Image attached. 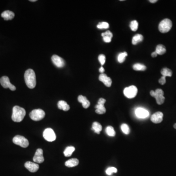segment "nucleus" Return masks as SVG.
Wrapping results in <instances>:
<instances>
[{"mask_svg": "<svg viewBox=\"0 0 176 176\" xmlns=\"http://www.w3.org/2000/svg\"><path fill=\"white\" fill-rule=\"evenodd\" d=\"M124 96L128 98H134L138 93V89L135 86H131L125 88L123 91Z\"/></svg>", "mask_w": 176, "mask_h": 176, "instance_id": "obj_7", "label": "nucleus"}, {"mask_svg": "<svg viewBox=\"0 0 176 176\" xmlns=\"http://www.w3.org/2000/svg\"><path fill=\"white\" fill-rule=\"evenodd\" d=\"M150 95L155 98L158 104L161 105L164 102L165 98L164 97V91L161 89H158L155 91H151Z\"/></svg>", "mask_w": 176, "mask_h": 176, "instance_id": "obj_4", "label": "nucleus"}, {"mask_svg": "<svg viewBox=\"0 0 176 176\" xmlns=\"http://www.w3.org/2000/svg\"><path fill=\"white\" fill-rule=\"evenodd\" d=\"M103 39L106 43H110L111 42L112 38L109 36L103 37Z\"/></svg>", "mask_w": 176, "mask_h": 176, "instance_id": "obj_36", "label": "nucleus"}, {"mask_svg": "<svg viewBox=\"0 0 176 176\" xmlns=\"http://www.w3.org/2000/svg\"><path fill=\"white\" fill-rule=\"evenodd\" d=\"M101 36L102 37L109 36L112 38V36H113V35H112V33L110 31H106L105 32H104V33H102V34H101Z\"/></svg>", "mask_w": 176, "mask_h": 176, "instance_id": "obj_34", "label": "nucleus"}, {"mask_svg": "<svg viewBox=\"0 0 176 176\" xmlns=\"http://www.w3.org/2000/svg\"><path fill=\"white\" fill-rule=\"evenodd\" d=\"M43 137L46 140L52 142L56 140L55 134L54 130L51 128H47L43 132Z\"/></svg>", "mask_w": 176, "mask_h": 176, "instance_id": "obj_8", "label": "nucleus"}, {"mask_svg": "<svg viewBox=\"0 0 176 176\" xmlns=\"http://www.w3.org/2000/svg\"><path fill=\"white\" fill-rule=\"evenodd\" d=\"M57 106H58V108L59 109L62 110L64 111H68L70 109L69 106L68 104L66 102V101H64V100L59 101L58 102Z\"/></svg>", "mask_w": 176, "mask_h": 176, "instance_id": "obj_19", "label": "nucleus"}, {"mask_svg": "<svg viewBox=\"0 0 176 176\" xmlns=\"http://www.w3.org/2000/svg\"><path fill=\"white\" fill-rule=\"evenodd\" d=\"M121 129L123 133L125 134H129L130 131V130L129 127V126L127 125V124H122L121 126Z\"/></svg>", "mask_w": 176, "mask_h": 176, "instance_id": "obj_30", "label": "nucleus"}, {"mask_svg": "<svg viewBox=\"0 0 176 176\" xmlns=\"http://www.w3.org/2000/svg\"><path fill=\"white\" fill-rule=\"evenodd\" d=\"M0 83L5 89L9 88L12 91H15L16 87L10 83L9 78L7 76H3L0 79Z\"/></svg>", "mask_w": 176, "mask_h": 176, "instance_id": "obj_9", "label": "nucleus"}, {"mask_svg": "<svg viewBox=\"0 0 176 176\" xmlns=\"http://www.w3.org/2000/svg\"><path fill=\"white\" fill-rule=\"evenodd\" d=\"M78 101L81 103H82L83 108L85 109H87L89 108L90 106V102L89 100H88L86 97L80 95L78 97Z\"/></svg>", "mask_w": 176, "mask_h": 176, "instance_id": "obj_17", "label": "nucleus"}, {"mask_svg": "<svg viewBox=\"0 0 176 176\" xmlns=\"http://www.w3.org/2000/svg\"><path fill=\"white\" fill-rule=\"evenodd\" d=\"M13 142L23 148H26L29 145L28 140L22 136L17 135L14 136L13 139Z\"/></svg>", "mask_w": 176, "mask_h": 176, "instance_id": "obj_6", "label": "nucleus"}, {"mask_svg": "<svg viewBox=\"0 0 176 176\" xmlns=\"http://www.w3.org/2000/svg\"><path fill=\"white\" fill-rule=\"evenodd\" d=\"M157 1H158L157 0H150L149 2H151V3H155Z\"/></svg>", "mask_w": 176, "mask_h": 176, "instance_id": "obj_39", "label": "nucleus"}, {"mask_svg": "<svg viewBox=\"0 0 176 176\" xmlns=\"http://www.w3.org/2000/svg\"><path fill=\"white\" fill-rule=\"evenodd\" d=\"M172 26V22L169 19L161 21L159 25V30L161 33H165L169 31Z\"/></svg>", "mask_w": 176, "mask_h": 176, "instance_id": "obj_3", "label": "nucleus"}, {"mask_svg": "<svg viewBox=\"0 0 176 176\" xmlns=\"http://www.w3.org/2000/svg\"><path fill=\"white\" fill-rule=\"evenodd\" d=\"M92 129L95 133H97L98 134H99L100 132L102 131V127L101 124L99 123L98 122H94L93 123V124Z\"/></svg>", "mask_w": 176, "mask_h": 176, "instance_id": "obj_21", "label": "nucleus"}, {"mask_svg": "<svg viewBox=\"0 0 176 176\" xmlns=\"http://www.w3.org/2000/svg\"><path fill=\"white\" fill-rule=\"evenodd\" d=\"M99 71L100 73H101V74H103V73L105 71L104 69V68L103 67H100V69H99Z\"/></svg>", "mask_w": 176, "mask_h": 176, "instance_id": "obj_38", "label": "nucleus"}, {"mask_svg": "<svg viewBox=\"0 0 176 176\" xmlns=\"http://www.w3.org/2000/svg\"><path fill=\"white\" fill-rule=\"evenodd\" d=\"M174 128L176 129V123H175V124H174Z\"/></svg>", "mask_w": 176, "mask_h": 176, "instance_id": "obj_41", "label": "nucleus"}, {"mask_svg": "<svg viewBox=\"0 0 176 176\" xmlns=\"http://www.w3.org/2000/svg\"><path fill=\"white\" fill-rule=\"evenodd\" d=\"M157 55H158V54L156 53V51H154V52H152V54H151V56H152V57H157Z\"/></svg>", "mask_w": 176, "mask_h": 176, "instance_id": "obj_37", "label": "nucleus"}, {"mask_svg": "<svg viewBox=\"0 0 176 176\" xmlns=\"http://www.w3.org/2000/svg\"><path fill=\"white\" fill-rule=\"evenodd\" d=\"M159 82L161 85H164L166 83V77L163 76L159 79Z\"/></svg>", "mask_w": 176, "mask_h": 176, "instance_id": "obj_35", "label": "nucleus"}, {"mask_svg": "<svg viewBox=\"0 0 176 176\" xmlns=\"http://www.w3.org/2000/svg\"><path fill=\"white\" fill-rule=\"evenodd\" d=\"M31 2H36L37 1L36 0H30Z\"/></svg>", "mask_w": 176, "mask_h": 176, "instance_id": "obj_40", "label": "nucleus"}, {"mask_svg": "<svg viewBox=\"0 0 176 176\" xmlns=\"http://www.w3.org/2000/svg\"><path fill=\"white\" fill-rule=\"evenodd\" d=\"M45 112L42 109H35L31 112L30 117L34 121H40L44 118Z\"/></svg>", "mask_w": 176, "mask_h": 176, "instance_id": "obj_5", "label": "nucleus"}, {"mask_svg": "<svg viewBox=\"0 0 176 176\" xmlns=\"http://www.w3.org/2000/svg\"><path fill=\"white\" fill-rule=\"evenodd\" d=\"M161 74L163 76H165V77L166 76L171 77L172 75V72L169 69L165 68L161 69Z\"/></svg>", "mask_w": 176, "mask_h": 176, "instance_id": "obj_26", "label": "nucleus"}, {"mask_svg": "<svg viewBox=\"0 0 176 176\" xmlns=\"http://www.w3.org/2000/svg\"><path fill=\"white\" fill-rule=\"evenodd\" d=\"M106 133L110 136H115L116 135V132L114 128L112 126H109L106 129Z\"/></svg>", "mask_w": 176, "mask_h": 176, "instance_id": "obj_25", "label": "nucleus"}, {"mask_svg": "<svg viewBox=\"0 0 176 176\" xmlns=\"http://www.w3.org/2000/svg\"><path fill=\"white\" fill-rule=\"evenodd\" d=\"M33 160L35 163L41 164L44 161V158L43 157V151L42 149H38L36 151Z\"/></svg>", "mask_w": 176, "mask_h": 176, "instance_id": "obj_12", "label": "nucleus"}, {"mask_svg": "<svg viewBox=\"0 0 176 176\" xmlns=\"http://www.w3.org/2000/svg\"><path fill=\"white\" fill-rule=\"evenodd\" d=\"M97 27L99 29H107L109 27V25L107 22H100L97 25Z\"/></svg>", "mask_w": 176, "mask_h": 176, "instance_id": "obj_31", "label": "nucleus"}, {"mask_svg": "<svg viewBox=\"0 0 176 176\" xmlns=\"http://www.w3.org/2000/svg\"><path fill=\"white\" fill-rule=\"evenodd\" d=\"M163 117H164V114L163 112H155L151 116V121L156 124L159 123L163 121Z\"/></svg>", "mask_w": 176, "mask_h": 176, "instance_id": "obj_13", "label": "nucleus"}, {"mask_svg": "<svg viewBox=\"0 0 176 176\" xmlns=\"http://www.w3.org/2000/svg\"><path fill=\"white\" fill-rule=\"evenodd\" d=\"M143 40V36L140 34H137L135 35L132 39V44L134 45L138 44L139 43L142 42Z\"/></svg>", "mask_w": 176, "mask_h": 176, "instance_id": "obj_22", "label": "nucleus"}, {"mask_svg": "<svg viewBox=\"0 0 176 176\" xmlns=\"http://www.w3.org/2000/svg\"><path fill=\"white\" fill-rule=\"evenodd\" d=\"M51 60L57 67L61 68H63L65 65V61L64 59L57 55H54L51 57Z\"/></svg>", "mask_w": 176, "mask_h": 176, "instance_id": "obj_11", "label": "nucleus"}, {"mask_svg": "<svg viewBox=\"0 0 176 176\" xmlns=\"http://www.w3.org/2000/svg\"><path fill=\"white\" fill-rule=\"evenodd\" d=\"M1 16L5 20H10L13 19L15 14L9 10H6L2 13Z\"/></svg>", "mask_w": 176, "mask_h": 176, "instance_id": "obj_18", "label": "nucleus"}, {"mask_svg": "<svg viewBox=\"0 0 176 176\" xmlns=\"http://www.w3.org/2000/svg\"><path fill=\"white\" fill-rule=\"evenodd\" d=\"M135 114L140 118H145L149 116V112L142 108H138L136 110Z\"/></svg>", "mask_w": 176, "mask_h": 176, "instance_id": "obj_14", "label": "nucleus"}, {"mask_svg": "<svg viewBox=\"0 0 176 176\" xmlns=\"http://www.w3.org/2000/svg\"><path fill=\"white\" fill-rule=\"evenodd\" d=\"M24 78L26 84L28 88L30 89H33L35 87L36 85V79L35 72L33 69H27L25 73Z\"/></svg>", "mask_w": 176, "mask_h": 176, "instance_id": "obj_1", "label": "nucleus"}, {"mask_svg": "<svg viewBox=\"0 0 176 176\" xmlns=\"http://www.w3.org/2000/svg\"><path fill=\"white\" fill-rule=\"evenodd\" d=\"M155 51L158 55H163L166 52V48L163 45H159L156 47Z\"/></svg>", "mask_w": 176, "mask_h": 176, "instance_id": "obj_23", "label": "nucleus"}, {"mask_svg": "<svg viewBox=\"0 0 176 176\" xmlns=\"http://www.w3.org/2000/svg\"><path fill=\"white\" fill-rule=\"evenodd\" d=\"M133 69L135 70H145L146 69V67L145 65L140 63H136L134 64L133 66Z\"/></svg>", "mask_w": 176, "mask_h": 176, "instance_id": "obj_27", "label": "nucleus"}, {"mask_svg": "<svg viewBox=\"0 0 176 176\" xmlns=\"http://www.w3.org/2000/svg\"><path fill=\"white\" fill-rule=\"evenodd\" d=\"M26 114V112L24 108L18 106H15L13 108L12 119L13 121L20 122L23 121Z\"/></svg>", "mask_w": 176, "mask_h": 176, "instance_id": "obj_2", "label": "nucleus"}, {"mask_svg": "<svg viewBox=\"0 0 176 176\" xmlns=\"http://www.w3.org/2000/svg\"><path fill=\"white\" fill-rule=\"evenodd\" d=\"M106 101V100L103 98H100V99L98 100V104L95 106V108L96 109V113L99 114V115H102V114L105 113L106 110L104 107V104Z\"/></svg>", "mask_w": 176, "mask_h": 176, "instance_id": "obj_10", "label": "nucleus"}, {"mask_svg": "<svg viewBox=\"0 0 176 176\" xmlns=\"http://www.w3.org/2000/svg\"><path fill=\"white\" fill-rule=\"evenodd\" d=\"M138 26H139V24L136 20H134L132 21L130 23V27L133 31H137L138 29Z\"/></svg>", "mask_w": 176, "mask_h": 176, "instance_id": "obj_29", "label": "nucleus"}, {"mask_svg": "<svg viewBox=\"0 0 176 176\" xmlns=\"http://www.w3.org/2000/svg\"><path fill=\"white\" fill-rule=\"evenodd\" d=\"M128 55L127 53L126 52H122L118 55L117 60L118 62L120 63L123 62L126 59V57Z\"/></svg>", "mask_w": 176, "mask_h": 176, "instance_id": "obj_28", "label": "nucleus"}, {"mask_svg": "<svg viewBox=\"0 0 176 176\" xmlns=\"http://www.w3.org/2000/svg\"><path fill=\"white\" fill-rule=\"evenodd\" d=\"M117 170L114 167H109L106 170V173L108 175H111L113 173H117Z\"/></svg>", "mask_w": 176, "mask_h": 176, "instance_id": "obj_32", "label": "nucleus"}, {"mask_svg": "<svg viewBox=\"0 0 176 176\" xmlns=\"http://www.w3.org/2000/svg\"><path fill=\"white\" fill-rule=\"evenodd\" d=\"M98 60L100 63L101 65L102 66L105 64L106 61L105 56L104 55H100L98 56Z\"/></svg>", "mask_w": 176, "mask_h": 176, "instance_id": "obj_33", "label": "nucleus"}, {"mask_svg": "<svg viewBox=\"0 0 176 176\" xmlns=\"http://www.w3.org/2000/svg\"><path fill=\"white\" fill-rule=\"evenodd\" d=\"M99 80L101 82H103L105 85L108 87L111 86L112 81L110 77H108L106 74H101L99 76Z\"/></svg>", "mask_w": 176, "mask_h": 176, "instance_id": "obj_16", "label": "nucleus"}, {"mask_svg": "<svg viewBox=\"0 0 176 176\" xmlns=\"http://www.w3.org/2000/svg\"><path fill=\"white\" fill-rule=\"evenodd\" d=\"M25 167L29 171L32 173L36 172L39 169V166L38 164L35 163H32L31 161H27L25 164Z\"/></svg>", "mask_w": 176, "mask_h": 176, "instance_id": "obj_15", "label": "nucleus"}, {"mask_svg": "<svg viewBox=\"0 0 176 176\" xmlns=\"http://www.w3.org/2000/svg\"><path fill=\"white\" fill-rule=\"evenodd\" d=\"M78 164V159H71L66 161L65 165L68 167H73L77 166Z\"/></svg>", "mask_w": 176, "mask_h": 176, "instance_id": "obj_20", "label": "nucleus"}, {"mask_svg": "<svg viewBox=\"0 0 176 176\" xmlns=\"http://www.w3.org/2000/svg\"><path fill=\"white\" fill-rule=\"evenodd\" d=\"M75 151V148L74 146H68L66 148L64 151V154L65 157H69L72 156V154Z\"/></svg>", "mask_w": 176, "mask_h": 176, "instance_id": "obj_24", "label": "nucleus"}]
</instances>
